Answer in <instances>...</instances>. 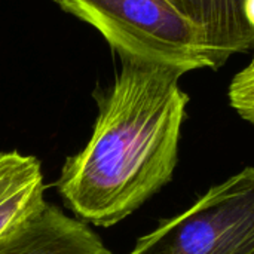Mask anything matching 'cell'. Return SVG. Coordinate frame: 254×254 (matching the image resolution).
<instances>
[{"mask_svg": "<svg viewBox=\"0 0 254 254\" xmlns=\"http://www.w3.org/2000/svg\"><path fill=\"white\" fill-rule=\"evenodd\" d=\"M0 254H113L88 223L45 201L0 235Z\"/></svg>", "mask_w": 254, "mask_h": 254, "instance_id": "obj_4", "label": "cell"}, {"mask_svg": "<svg viewBox=\"0 0 254 254\" xmlns=\"http://www.w3.org/2000/svg\"><path fill=\"white\" fill-rule=\"evenodd\" d=\"M121 61L113 86L98 97L89 141L57 180L74 217L98 228L122 222L171 182L189 103L183 70Z\"/></svg>", "mask_w": 254, "mask_h": 254, "instance_id": "obj_1", "label": "cell"}, {"mask_svg": "<svg viewBox=\"0 0 254 254\" xmlns=\"http://www.w3.org/2000/svg\"><path fill=\"white\" fill-rule=\"evenodd\" d=\"M186 16L204 37L213 70L234 54L254 48V31L244 18L246 0H167Z\"/></svg>", "mask_w": 254, "mask_h": 254, "instance_id": "obj_5", "label": "cell"}, {"mask_svg": "<svg viewBox=\"0 0 254 254\" xmlns=\"http://www.w3.org/2000/svg\"><path fill=\"white\" fill-rule=\"evenodd\" d=\"M129 254H254V167L159 223Z\"/></svg>", "mask_w": 254, "mask_h": 254, "instance_id": "obj_3", "label": "cell"}, {"mask_svg": "<svg viewBox=\"0 0 254 254\" xmlns=\"http://www.w3.org/2000/svg\"><path fill=\"white\" fill-rule=\"evenodd\" d=\"M45 188L36 156L18 150L0 153V235L46 201Z\"/></svg>", "mask_w": 254, "mask_h": 254, "instance_id": "obj_6", "label": "cell"}, {"mask_svg": "<svg viewBox=\"0 0 254 254\" xmlns=\"http://www.w3.org/2000/svg\"><path fill=\"white\" fill-rule=\"evenodd\" d=\"M95 27L121 58L185 73L211 68L202 33L167 0H55Z\"/></svg>", "mask_w": 254, "mask_h": 254, "instance_id": "obj_2", "label": "cell"}, {"mask_svg": "<svg viewBox=\"0 0 254 254\" xmlns=\"http://www.w3.org/2000/svg\"><path fill=\"white\" fill-rule=\"evenodd\" d=\"M231 107L247 122L254 125V57L231 80L228 89Z\"/></svg>", "mask_w": 254, "mask_h": 254, "instance_id": "obj_7", "label": "cell"}, {"mask_svg": "<svg viewBox=\"0 0 254 254\" xmlns=\"http://www.w3.org/2000/svg\"><path fill=\"white\" fill-rule=\"evenodd\" d=\"M244 18H246L249 27L254 31V0L244 1Z\"/></svg>", "mask_w": 254, "mask_h": 254, "instance_id": "obj_8", "label": "cell"}]
</instances>
